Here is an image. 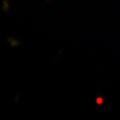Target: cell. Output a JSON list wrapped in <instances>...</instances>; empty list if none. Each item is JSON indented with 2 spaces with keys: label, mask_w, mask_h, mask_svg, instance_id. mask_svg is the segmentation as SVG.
<instances>
[]
</instances>
